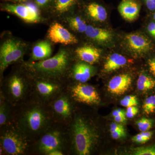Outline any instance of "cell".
Returning <instances> with one entry per match:
<instances>
[{"label":"cell","mask_w":155,"mask_h":155,"mask_svg":"<svg viewBox=\"0 0 155 155\" xmlns=\"http://www.w3.org/2000/svg\"><path fill=\"white\" fill-rule=\"evenodd\" d=\"M54 123L48 104L33 98L14 107L13 125L31 141L37 139Z\"/></svg>","instance_id":"1"},{"label":"cell","mask_w":155,"mask_h":155,"mask_svg":"<svg viewBox=\"0 0 155 155\" xmlns=\"http://www.w3.org/2000/svg\"><path fill=\"white\" fill-rule=\"evenodd\" d=\"M71 154L91 155L96 148L99 134L91 119L79 114L78 108L67 126Z\"/></svg>","instance_id":"2"},{"label":"cell","mask_w":155,"mask_h":155,"mask_svg":"<svg viewBox=\"0 0 155 155\" xmlns=\"http://www.w3.org/2000/svg\"><path fill=\"white\" fill-rule=\"evenodd\" d=\"M32 75L24 64L19 63L7 77L1 80L0 91L14 107L31 97Z\"/></svg>","instance_id":"3"},{"label":"cell","mask_w":155,"mask_h":155,"mask_svg":"<svg viewBox=\"0 0 155 155\" xmlns=\"http://www.w3.org/2000/svg\"><path fill=\"white\" fill-rule=\"evenodd\" d=\"M72 55L65 49L59 50L52 57L44 61L24 63L32 75L64 81L72 64Z\"/></svg>","instance_id":"4"},{"label":"cell","mask_w":155,"mask_h":155,"mask_svg":"<svg viewBox=\"0 0 155 155\" xmlns=\"http://www.w3.org/2000/svg\"><path fill=\"white\" fill-rule=\"evenodd\" d=\"M56 150H61L71 155L67 127L54 123L32 143L31 155H47Z\"/></svg>","instance_id":"5"},{"label":"cell","mask_w":155,"mask_h":155,"mask_svg":"<svg viewBox=\"0 0 155 155\" xmlns=\"http://www.w3.org/2000/svg\"><path fill=\"white\" fill-rule=\"evenodd\" d=\"M32 143L13 125L0 129V155H31Z\"/></svg>","instance_id":"6"},{"label":"cell","mask_w":155,"mask_h":155,"mask_svg":"<svg viewBox=\"0 0 155 155\" xmlns=\"http://www.w3.org/2000/svg\"><path fill=\"white\" fill-rule=\"evenodd\" d=\"M48 106L54 123L67 127L72 121L78 104L65 88Z\"/></svg>","instance_id":"7"},{"label":"cell","mask_w":155,"mask_h":155,"mask_svg":"<svg viewBox=\"0 0 155 155\" xmlns=\"http://www.w3.org/2000/svg\"><path fill=\"white\" fill-rule=\"evenodd\" d=\"M31 75V97L47 104L64 91L67 86L64 81Z\"/></svg>","instance_id":"8"},{"label":"cell","mask_w":155,"mask_h":155,"mask_svg":"<svg viewBox=\"0 0 155 155\" xmlns=\"http://www.w3.org/2000/svg\"><path fill=\"white\" fill-rule=\"evenodd\" d=\"M26 49L25 43L16 39H8L3 43L0 50L1 80L5 70L10 65L22 62Z\"/></svg>","instance_id":"9"},{"label":"cell","mask_w":155,"mask_h":155,"mask_svg":"<svg viewBox=\"0 0 155 155\" xmlns=\"http://www.w3.org/2000/svg\"><path fill=\"white\" fill-rule=\"evenodd\" d=\"M66 88L78 104H82L93 107L98 106L101 103L98 92L91 84L87 83L68 84Z\"/></svg>","instance_id":"10"},{"label":"cell","mask_w":155,"mask_h":155,"mask_svg":"<svg viewBox=\"0 0 155 155\" xmlns=\"http://www.w3.org/2000/svg\"><path fill=\"white\" fill-rule=\"evenodd\" d=\"M95 73L92 65L82 61L72 64L66 79V83H85Z\"/></svg>","instance_id":"11"},{"label":"cell","mask_w":155,"mask_h":155,"mask_svg":"<svg viewBox=\"0 0 155 155\" xmlns=\"http://www.w3.org/2000/svg\"><path fill=\"white\" fill-rule=\"evenodd\" d=\"M3 8L29 23H36L41 19L38 9L31 4H8Z\"/></svg>","instance_id":"12"},{"label":"cell","mask_w":155,"mask_h":155,"mask_svg":"<svg viewBox=\"0 0 155 155\" xmlns=\"http://www.w3.org/2000/svg\"><path fill=\"white\" fill-rule=\"evenodd\" d=\"M125 39L127 48L135 54H143L151 49V43L150 40L141 34H129L125 36Z\"/></svg>","instance_id":"13"},{"label":"cell","mask_w":155,"mask_h":155,"mask_svg":"<svg viewBox=\"0 0 155 155\" xmlns=\"http://www.w3.org/2000/svg\"><path fill=\"white\" fill-rule=\"evenodd\" d=\"M48 37L55 43L68 45L75 44L78 42L73 34L58 22L51 25L48 31Z\"/></svg>","instance_id":"14"},{"label":"cell","mask_w":155,"mask_h":155,"mask_svg":"<svg viewBox=\"0 0 155 155\" xmlns=\"http://www.w3.org/2000/svg\"><path fill=\"white\" fill-rule=\"evenodd\" d=\"M132 82L131 76L127 74L114 76L110 80L108 85V91L112 94L121 95L128 90Z\"/></svg>","instance_id":"15"},{"label":"cell","mask_w":155,"mask_h":155,"mask_svg":"<svg viewBox=\"0 0 155 155\" xmlns=\"http://www.w3.org/2000/svg\"><path fill=\"white\" fill-rule=\"evenodd\" d=\"M14 107L0 91V129L13 125Z\"/></svg>","instance_id":"16"},{"label":"cell","mask_w":155,"mask_h":155,"mask_svg":"<svg viewBox=\"0 0 155 155\" xmlns=\"http://www.w3.org/2000/svg\"><path fill=\"white\" fill-rule=\"evenodd\" d=\"M118 10L123 19L133 21L138 17L140 7L135 0H122L118 7Z\"/></svg>","instance_id":"17"},{"label":"cell","mask_w":155,"mask_h":155,"mask_svg":"<svg viewBox=\"0 0 155 155\" xmlns=\"http://www.w3.org/2000/svg\"><path fill=\"white\" fill-rule=\"evenodd\" d=\"M75 54L81 61L93 65L100 60L101 51L96 48L90 46H84L75 50Z\"/></svg>","instance_id":"18"},{"label":"cell","mask_w":155,"mask_h":155,"mask_svg":"<svg viewBox=\"0 0 155 155\" xmlns=\"http://www.w3.org/2000/svg\"><path fill=\"white\" fill-rule=\"evenodd\" d=\"M52 53L51 45L47 41L37 43L32 48L31 57L28 62L44 61L51 58Z\"/></svg>","instance_id":"19"},{"label":"cell","mask_w":155,"mask_h":155,"mask_svg":"<svg viewBox=\"0 0 155 155\" xmlns=\"http://www.w3.org/2000/svg\"><path fill=\"white\" fill-rule=\"evenodd\" d=\"M84 32L90 38L99 43L109 42L113 39V34L110 31L90 25H87Z\"/></svg>","instance_id":"20"},{"label":"cell","mask_w":155,"mask_h":155,"mask_svg":"<svg viewBox=\"0 0 155 155\" xmlns=\"http://www.w3.org/2000/svg\"><path fill=\"white\" fill-rule=\"evenodd\" d=\"M127 63V60L124 56L115 53L108 57L104 64V71L110 72L116 71L125 66Z\"/></svg>","instance_id":"21"},{"label":"cell","mask_w":155,"mask_h":155,"mask_svg":"<svg viewBox=\"0 0 155 155\" xmlns=\"http://www.w3.org/2000/svg\"><path fill=\"white\" fill-rule=\"evenodd\" d=\"M86 12L89 17L97 22L104 21L107 17V13L105 8L96 3L88 4L86 7Z\"/></svg>","instance_id":"22"},{"label":"cell","mask_w":155,"mask_h":155,"mask_svg":"<svg viewBox=\"0 0 155 155\" xmlns=\"http://www.w3.org/2000/svg\"><path fill=\"white\" fill-rule=\"evenodd\" d=\"M137 88L142 91H147L155 87V80L149 75L141 74L137 81Z\"/></svg>","instance_id":"23"},{"label":"cell","mask_w":155,"mask_h":155,"mask_svg":"<svg viewBox=\"0 0 155 155\" xmlns=\"http://www.w3.org/2000/svg\"><path fill=\"white\" fill-rule=\"evenodd\" d=\"M78 0H55L54 8L58 14L67 13L71 10Z\"/></svg>","instance_id":"24"},{"label":"cell","mask_w":155,"mask_h":155,"mask_svg":"<svg viewBox=\"0 0 155 155\" xmlns=\"http://www.w3.org/2000/svg\"><path fill=\"white\" fill-rule=\"evenodd\" d=\"M68 22L70 28L80 33L85 32L87 26L85 21L79 17H70L68 19Z\"/></svg>","instance_id":"25"},{"label":"cell","mask_w":155,"mask_h":155,"mask_svg":"<svg viewBox=\"0 0 155 155\" xmlns=\"http://www.w3.org/2000/svg\"><path fill=\"white\" fill-rule=\"evenodd\" d=\"M143 109L145 114H153L155 111V95L147 98L145 100Z\"/></svg>","instance_id":"26"},{"label":"cell","mask_w":155,"mask_h":155,"mask_svg":"<svg viewBox=\"0 0 155 155\" xmlns=\"http://www.w3.org/2000/svg\"><path fill=\"white\" fill-rule=\"evenodd\" d=\"M133 153L135 155H155V145L134 149Z\"/></svg>","instance_id":"27"},{"label":"cell","mask_w":155,"mask_h":155,"mask_svg":"<svg viewBox=\"0 0 155 155\" xmlns=\"http://www.w3.org/2000/svg\"><path fill=\"white\" fill-rule=\"evenodd\" d=\"M139 130L141 132L148 131L153 126V121L151 119L142 118L137 122Z\"/></svg>","instance_id":"28"},{"label":"cell","mask_w":155,"mask_h":155,"mask_svg":"<svg viewBox=\"0 0 155 155\" xmlns=\"http://www.w3.org/2000/svg\"><path fill=\"white\" fill-rule=\"evenodd\" d=\"M126 116L128 118H132L138 113V108L136 106L128 107L127 108Z\"/></svg>","instance_id":"29"},{"label":"cell","mask_w":155,"mask_h":155,"mask_svg":"<svg viewBox=\"0 0 155 155\" xmlns=\"http://www.w3.org/2000/svg\"><path fill=\"white\" fill-rule=\"evenodd\" d=\"M120 104L121 105L125 107H132V106H136L138 105V101H132L130 100L126 99L124 98L121 100L120 101Z\"/></svg>","instance_id":"30"},{"label":"cell","mask_w":155,"mask_h":155,"mask_svg":"<svg viewBox=\"0 0 155 155\" xmlns=\"http://www.w3.org/2000/svg\"><path fill=\"white\" fill-rule=\"evenodd\" d=\"M111 136L114 139H119L125 137L126 136L125 130H119L111 132Z\"/></svg>","instance_id":"31"},{"label":"cell","mask_w":155,"mask_h":155,"mask_svg":"<svg viewBox=\"0 0 155 155\" xmlns=\"http://www.w3.org/2000/svg\"><path fill=\"white\" fill-rule=\"evenodd\" d=\"M125 130V127L121 124L118 122H114L111 124L110 126V132L114 131H119V130Z\"/></svg>","instance_id":"32"},{"label":"cell","mask_w":155,"mask_h":155,"mask_svg":"<svg viewBox=\"0 0 155 155\" xmlns=\"http://www.w3.org/2000/svg\"><path fill=\"white\" fill-rule=\"evenodd\" d=\"M132 141L139 143H144L148 140L142 135L141 133L138 134L132 138Z\"/></svg>","instance_id":"33"},{"label":"cell","mask_w":155,"mask_h":155,"mask_svg":"<svg viewBox=\"0 0 155 155\" xmlns=\"http://www.w3.org/2000/svg\"><path fill=\"white\" fill-rule=\"evenodd\" d=\"M147 31L150 35L155 38V22H150L147 26Z\"/></svg>","instance_id":"34"},{"label":"cell","mask_w":155,"mask_h":155,"mask_svg":"<svg viewBox=\"0 0 155 155\" xmlns=\"http://www.w3.org/2000/svg\"><path fill=\"white\" fill-rule=\"evenodd\" d=\"M148 64L150 71L155 76V58L150 59L148 61Z\"/></svg>","instance_id":"35"},{"label":"cell","mask_w":155,"mask_h":155,"mask_svg":"<svg viewBox=\"0 0 155 155\" xmlns=\"http://www.w3.org/2000/svg\"><path fill=\"white\" fill-rule=\"evenodd\" d=\"M147 8L150 11L155 10V0H145Z\"/></svg>","instance_id":"36"},{"label":"cell","mask_w":155,"mask_h":155,"mask_svg":"<svg viewBox=\"0 0 155 155\" xmlns=\"http://www.w3.org/2000/svg\"><path fill=\"white\" fill-rule=\"evenodd\" d=\"M47 155H68L66 152L61 150H56L48 153Z\"/></svg>","instance_id":"37"},{"label":"cell","mask_w":155,"mask_h":155,"mask_svg":"<svg viewBox=\"0 0 155 155\" xmlns=\"http://www.w3.org/2000/svg\"><path fill=\"white\" fill-rule=\"evenodd\" d=\"M112 115L114 117L117 116H126V114H125V111L121 109L115 110L112 113Z\"/></svg>","instance_id":"38"},{"label":"cell","mask_w":155,"mask_h":155,"mask_svg":"<svg viewBox=\"0 0 155 155\" xmlns=\"http://www.w3.org/2000/svg\"><path fill=\"white\" fill-rule=\"evenodd\" d=\"M35 1L38 6L42 7L47 5L49 2L50 0H35Z\"/></svg>","instance_id":"39"},{"label":"cell","mask_w":155,"mask_h":155,"mask_svg":"<svg viewBox=\"0 0 155 155\" xmlns=\"http://www.w3.org/2000/svg\"><path fill=\"white\" fill-rule=\"evenodd\" d=\"M115 122L118 123H123L126 121V116H117L114 117Z\"/></svg>","instance_id":"40"},{"label":"cell","mask_w":155,"mask_h":155,"mask_svg":"<svg viewBox=\"0 0 155 155\" xmlns=\"http://www.w3.org/2000/svg\"><path fill=\"white\" fill-rule=\"evenodd\" d=\"M141 133L148 141L151 138L153 134L152 131H149V130L148 131H144V132H141Z\"/></svg>","instance_id":"41"},{"label":"cell","mask_w":155,"mask_h":155,"mask_svg":"<svg viewBox=\"0 0 155 155\" xmlns=\"http://www.w3.org/2000/svg\"><path fill=\"white\" fill-rule=\"evenodd\" d=\"M124 98L126 99L130 100V101H137V98L135 96H125V97H124Z\"/></svg>","instance_id":"42"},{"label":"cell","mask_w":155,"mask_h":155,"mask_svg":"<svg viewBox=\"0 0 155 155\" xmlns=\"http://www.w3.org/2000/svg\"><path fill=\"white\" fill-rule=\"evenodd\" d=\"M10 1H15V2H24L26 0H10Z\"/></svg>","instance_id":"43"},{"label":"cell","mask_w":155,"mask_h":155,"mask_svg":"<svg viewBox=\"0 0 155 155\" xmlns=\"http://www.w3.org/2000/svg\"><path fill=\"white\" fill-rule=\"evenodd\" d=\"M153 18H154V19H155V12L154 14Z\"/></svg>","instance_id":"44"},{"label":"cell","mask_w":155,"mask_h":155,"mask_svg":"<svg viewBox=\"0 0 155 155\" xmlns=\"http://www.w3.org/2000/svg\"></svg>","instance_id":"45"}]
</instances>
